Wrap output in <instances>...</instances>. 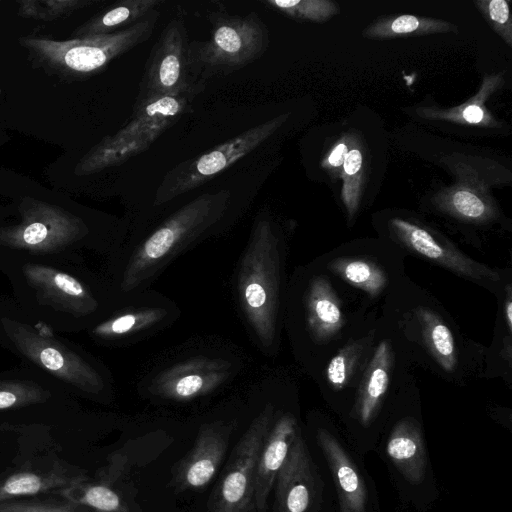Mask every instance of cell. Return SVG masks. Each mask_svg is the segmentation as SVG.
I'll list each match as a JSON object with an SVG mask.
<instances>
[{"instance_id":"1","label":"cell","mask_w":512,"mask_h":512,"mask_svg":"<svg viewBox=\"0 0 512 512\" xmlns=\"http://www.w3.org/2000/svg\"><path fill=\"white\" fill-rule=\"evenodd\" d=\"M227 189L203 193L150 227L126 237L113 254L112 285L120 296L144 291L179 256L221 235L234 219Z\"/></svg>"},{"instance_id":"2","label":"cell","mask_w":512,"mask_h":512,"mask_svg":"<svg viewBox=\"0 0 512 512\" xmlns=\"http://www.w3.org/2000/svg\"><path fill=\"white\" fill-rule=\"evenodd\" d=\"M285 241L272 215H256L232 276V292L250 341L265 357L276 355L283 318Z\"/></svg>"},{"instance_id":"3","label":"cell","mask_w":512,"mask_h":512,"mask_svg":"<svg viewBox=\"0 0 512 512\" xmlns=\"http://www.w3.org/2000/svg\"><path fill=\"white\" fill-rule=\"evenodd\" d=\"M243 350L221 339L182 344L158 357L136 381L139 395L160 404H189L234 383L245 371Z\"/></svg>"},{"instance_id":"4","label":"cell","mask_w":512,"mask_h":512,"mask_svg":"<svg viewBox=\"0 0 512 512\" xmlns=\"http://www.w3.org/2000/svg\"><path fill=\"white\" fill-rule=\"evenodd\" d=\"M160 17L155 10L137 24L114 33L56 40L42 35L18 38L30 63L63 81H80L103 72L115 59L147 41Z\"/></svg>"},{"instance_id":"5","label":"cell","mask_w":512,"mask_h":512,"mask_svg":"<svg viewBox=\"0 0 512 512\" xmlns=\"http://www.w3.org/2000/svg\"><path fill=\"white\" fill-rule=\"evenodd\" d=\"M205 87L134 102L131 118L116 133L107 135L82 156L74 168L87 176L120 165L146 151L169 127L188 112Z\"/></svg>"},{"instance_id":"6","label":"cell","mask_w":512,"mask_h":512,"mask_svg":"<svg viewBox=\"0 0 512 512\" xmlns=\"http://www.w3.org/2000/svg\"><path fill=\"white\" fill-rule=\"evenodd\" d=\"M258 408L233 448L208 501V512H258L255 470L262 444L271 427L276 404L271 397L272 378L264 374L254 383Z\"/></svg>"},{"instance_id":"7","label":"cell","mask_w":512,"mask_h":512,"mask_svg":"<svg viewBox=\"0 0 512 512\" xmlns=\"http://www.w3.org/2000/svg\"><path fill=\"white\" fill-rule=\"evenodd\" d=\"M207 18L209 39L191 42L192 57L202 81L237 72L267 50L269 33L258 13L232 15L218 11Z\"/></svg>"},{"instance_id":"8","label":"cell","mask_w":512,"mask_h":512,"mask_svg":"<svg viewBox=\"0 0 512 512\" xmlns=\"http://www.w3.org/2000/svg\"><path fill=\"white\" fill-rule=\"evenodd\" d=\"M282 114L221 143L210 151L185 160L163 177L155 191L152 209H158L217 176L264 143L287 119Z\"/></svg>"},{"instance_id":"9","label":"cell","mask_w":512,"mask_h":512,"mask_svg":"<svg viewBox=\"0 0 512 512\" xmlns=\"http://www.w3.org/2000/svg\"><path fill=\"white\" fill-rule=\"evenodd\" d=\"M205 87L196 69L182 18L171 19L147 58L135 102Z\"/></svg>"},{"instance_id":"10","label":"cell","mask_w":512,"mask_h":512,"mask_svg":"<svg viewBox=\"0 0 512 512\" xmlns=\"http://www.w3.org/2000/svg\"><path fill=\"white\" fill-rule=\"evenodd\" d=\"M180 315L181 310L174 300L149 288L122 296L91 333L102 343L130 346L168 329Z\"/></svg>"},{"instance_id":"11","label":"cell","mask_w":512,"mask_h":512,"mask_svg":"<svg viewBox=\"0 0 512 512\" xmlns=\"http://www.w3.org/2000/svg\"><path fill=\"white\" fill-rule=\"evenodd\" d=\"M19 212V224L0 228V243L44 253L75 243L90 232L82 218L35 198L25 197L19 205Z\"/></svg>"},{"instance_id":"12","label":"cell","mask_w":512,"mask_h":512,"mask_svg":"<svg viewBox=\"0 0 512 512\" xmlns=\"http://www.w3.org/2000/svg\"><path fill=\"white\" fill-rule=\"evenodd\" d=\"M3 325L17 349L44 370L92 396L111 392L106 372L84 357L18 322L4 320Z\"/></svg>"},{"instance_id":"13","label":"cell","mask_w":512,"mask_h":512,"mask_svg":"<svg viewBox=\"0 0 512 512\" xmlns=\"http://www.w3.org/2000/svg\"><path fill=\"white\" fill-rule=\"evenodd\" d=\"M237 419H214L202 423L192 449L177 463L173 485L177 492L202 490L218 473Z\"/></svg>"},{"instance_id":"14","label":"cell","mask_w":512,"mask_h":512,"mask_svg":"<svg viewBox=\"0 0 512 512\" xmlns=\"http://www.w3.org/2000/svg\"><path fill=\"white\" fill-rule=\"evenodd\" d=\"M86 477L85 472L56 457L33 458L0 475V503L53 495Z\"/></svg>"},{"instance_id":"15","label":"cell","mask_w":512,"mask_h":512,"mask_svg":"<svg viewBox=\"0 0 512 512\" xmlns=\"http://www.w3.org/2000/svg\"><path fill=\"white\" fill-rule=\"evenodd\" d=\"M26 278L42 297L70 313L82 317L103 314L107 316L120 302L118 298H101L88 285L72 275L51 267L27 264Z\"/></svg>"},{"instance_id":"16","label":"cell","mask_w":512,"mask_h":512,"mask_svg":"<svg viewBox=\"0 0 512 512\" xmlns=\"http://www.w3.org/2000/svg\"><path fill=\"white\" fill-rule=\"evenodd\" d=\"M274 512H313L320 497V478L301 430L275 481Z\"/></svg>"},{"instance_id":"17","label":"cell","mask_w":512,"mask_h":512,"mask_svg":"<svg viewBox=\"0 0 512 512\" xmlns=\"http://www.w3.org/2000/svg\"><path fill=\"white\" fill-rule=\"evenodd\" d=\"M124 464L123 456L113 455L94 479L87 476L54 495L97 512H142L123 472Z\"/></svg>"},{"instance_id":"18","label":"cell","mask_w":512,"mask_h":512,"mask_svg":"<svg viewBox=\"0 0 512 512\" xmlns=\"http://www.w3.org/2000/svg\"><path fill=\"white\" fill-rule=\"evenodd\" d=\"M390 226L399 241L407 248L461 276L494 282L500 280L497 271L469 258L452 244L441 241L417 224L393 218Z\"/></svg>"},{"instance_id":"19","label":"cell","mask_w":512,"mask_h":512,"mask_svg":"<svg viewBox=\"0 0 512 512\" xmlns=\"http://www.w3.org/2000/svg\"><path fill=\"white\" fill-rule=\"evenodd\" d=\"M299 430L295 415L276 406L271 427L256 463L255 501L258 512H265L278 472Z\"/></svg>"},{"instance_id":"20","label":"cell","mask_w":512,"mask_h":512,"mask_svg":"<svg viewBox=\"0 0 512 512\" xmlns=\"http://www.w3.org/2000/svg\"><path fill=\"white\" fill-rule=\"evenodd\" d=\"M301 306L303 325L314 343L329 341L345 324L339 298L323 276L309 279L302 291Z\"/></svg>"},{"instance_id":"21","label":"cell","mask_w":512,"mask_h":512,"mask_svg":"<svg viewBox=\"0 0 512 512\" xmlns=\"http://www.w3.org/2000/svg\"><path fill=\"white\" fill-rule=\"evenodd\" d=\"M316 440L331 470L340 512H366V486L344 448L323 428L317 430Z\"/></svg>"},{"instance_id":"22","label":"cell","mask_w":512,"mask_h":512,"mask_svg":"<svg viewBox=\"0 0 512 512\" xmlns=\"http://www.w3.org/2000/svg\"><path fill=\"white\" fill-rule=\"evenodd\" d=\"M387 454L395 467L413 484H420L425 476L427 453L420 426L413 418H404L392 429Z\"/></svg>"},{"instance_id":"23","label":"cell","mask_w":512,"mask_h":512,"mask_svg":"<svg viewBox=\"0 0 512 512\" xmlns=\"http://www.w3.org/2000/svg\"><path fill=\"white\" fill-rule=\"evenodd\" d=\"M393 352L388 341H382L374 351L365 371L355 405V414L363 426H368L376 416L387 392Z\"/></svg>"},{"instance_id":"24","label":"cell","mask_w":512,"mask_h":512,"mask_svg":"<svg viewBox=\"0 0 512 512\" xmlns=\"http://www.w3.org/2000/svg\"><path fill=\"white\" fill-rule=\"evenodd\" d=\"M163 3L162 0H121L75 28L72 38L104 35L127 29L145 19Z\"/></svg>"},{"instance_id":"25","label":"cell","mask_w":512,"mask_h":512,"mask_svg":"<svg viewBox=\"0 0 512 512\" xmlns=\"http://www.w3.org/2000/svg\"><path fill=\"white\" fill-rule=\"evenodd\" d=\"M417 318L430 353L443 370L453 372L458 358L451 330L435 312L428 308H418Z\"/></svg>"},{"instance_id":"26","label":"cell","mask_w":512,"mask_h":512,"mask_svg":"<svg viewBox=\"0 0 512 512\" xmlns=\"http://www.w3.org/2000/svg\"><path fill=\"white\" fill-rule=\"evenodd\" d=\"M329 269L350 285L373 297L378 296L387 285L385 271L369 260L341 257L333 260Z\"/></svg>"},{"instance_id":"27","label":"cell","mask_w":512,"mask_h":512,"mask_svg":"<svg viewBox=\"0 0 512 512\" xmlns=\"http://www.w3.org/2000/svg\"><path fill=\"white\" fill-rule=\"evenodd\" d=\"M451 23L430 18H421L414 15H400L395 18L383 19L364 34L369 37H394L399 35L431 34L454 30Z\"/></svg>"},{"instance_id":"28","label":"cell","mask_w":512,"mask_h":512,"mask_svg":"<svg viewBox=\"0 0 512 512\" xmlns=\"http://www.w3.org/2000/svg\"><path fill=\"white\" fill-rule=\"evenodd\" d=\"M95 0H21L17 13L25 19L54 21L96 4Z\"/></svg>"},{"instance_id":"29","label":"cell","mask_w":512,"mask_h":512,"mask_svg":"<svg viewBox=\"0 0 512 512\" xmlns=\"http://www.w3.org/2000/svg\"><path fill=\"white\" fill-rule=\"evenodd\" d=\"M442 206L454 216L470 222H486L495 216V209L475 192L458 188L450 192Z\"/></svg>"},{"instance_id":"30","label":"cell","mask_w":512,"mask_h":512,"mask_svg":"<svg viewBox=\"0 0 512 512\" xmlns=\"http://www.w3.org/2000/svg\"><path fill=\"white\" fill-rule=\"evenodd\" d=\"M263 4L295 18L324 21L338 12L335 3L326 0H266Z\"/></svg>"},{"instance_id":"31","label":"cell","mask_w":512,"mask_h":512,"mask_svg":"<svg viewBox=\"0 0 512 512\" xmlns=\"http://www.w3.org/2000/svg\"><path fill=\"white\" fill-rule=\"evenodd\" d=\"M366 344V339L350 343L329 361L326 378L332 389L341 390L347 385Z\"/></svg>"},{"instance_id":"32","label":"cell","mask_w":512,"mask_h":512,"mask_svg":"<svg viewBox=\"0 0 512 512\" xmlns=\"http://www.w3.org/2000/svg\"><path fill=\"white\" fill-rule=\"evenodd\" d=\"M0 512H97L59 495L13 499L0 503Z\"/></svg>"},{"instance_id":"33","label":"cell","mask_w":512,"mask_h":512,"mask_svg":"<svg viewBox=\"0 0 512 512\" xmlns=\"http://www.w3.org/2000/svg\"><path fill=\"white\" fill-rule=\"evenodd\" d=\"M46 392L36 385L18 382L0 383V410L40 403L47 399Z\"/></svg>"},{"instance_id":"34","label":"cell","mask_w":512,"mask_h":512,"mask_svg":"<svg viewBox=\"0 0 512 512\" xmlns=\"http://www.w3.org/2000/svg\"><path fill=\"white\" fill-rule=\"evenodd\" d=\"M488 22L504 40L511 45V19L509 4L506 0L477 2Z\"/></svg>"},{"instance_id":"35","label":"cell","mask_w":512,"mask_h":512,"mask_svg":"<svg viewBox=\"0 0 512 512\" xmlns=\"http://www.w3.org/2000/svg\"><path fill=\"white\" fill-rule=\"evenodd\" d=\"M362 164H363V158H362V153L359 149L357 148H354V149H351L349 150L346 158H345V161L343 163V172L346 176V180H345V186H347L348 184H351L353 182H359V176H357V174L360 173L361 169H362Z\"/></svg>"},{"instance_id":"36","label":"cell","mask_w":512,"mask_h":512,"mask_svg":"<svg viewBox=\"0 0 512 512\" xmlns=\"http://www.w3.org/2000/svg\"><path fill=\"white\" fill-rule=\"evenodd\" d=\"M348 152L349 147L347 143L345 141H341L331 150L325 160V163L329 168H338L343 165Z\"/></svg>"},{"instance_id":"37","label":"cell","mask_w":512,"mask_h":512,"mask_svg":"<svg viewBox=\"0 0 512 512\" xmlns=\"http://www.w3.org/2000/svg\"><path fill=\"white\" fill-rule=\"evenodd\" d=\"M485 117V110L476 103L470 104L462 110V118L468 123H481Z\"/></svg>"},{"instance_id":"38","label":"cell","mask_w":512,"mask_h":512,"mask_svg":"<svg viewBox=\"0 0 512 512\" xmlns=\"http://www.w3.org/2000/svg\"><path fill=\"white\" fill-rule=\"evenodd\" d=\"M504 315L509 332L512 331V297L511 289L508 287L507 297L504 303Z\"/></svg>"}]
</instances>
